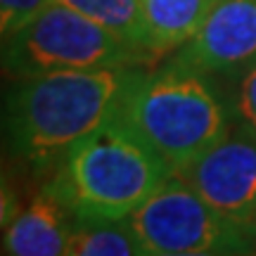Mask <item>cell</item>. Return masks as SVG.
Listing matches in <instances>:
<instances>
[{"mask_svg":"<svg viewBox=\"0 0 256 256\" xmlns=\"http://www.w3.org/2000/svg\"><path fill=\"white\" fill-rule=\"evenodd\" d=\"M178 176L211 206L238 220L256 223V130L230 126L218 142Z\"/></svg>","mask_w":256,"mask_h":256,"instance_id":"obj_6","label":"cell"},{"mask_svg":"<svg viewBox=\"0 0 256 256\" xmlns=\"http://www.w3.org/2000/svg\"><path fill=\"white\" fill-rule=\"evenodd\" d=\"M140 69H74L14 78L5 95V142L36 168L62 162L78 140L119 116Z\"/></svg>","mask_w":256,"mask_h":256,"instance_id":"obj_1","label":"cell"},{"mask_svg":"<svg viewBox=\"0 0 256 256\" xmlns=\"http://www.w3.org/2000/svg\"><path fill=\"white\" fill-rule=\"evenodd\" d=\"M140 244L128 228L119 223H76L62 256H140Z\"/></svg>","mask_w":256,"mask_h":256,"instance_id":"obj_11","label":"cell"},{"mask_svg":"<svg viewBox=\"0 0 256 256\" xmlns=\"http://www.w3.org/2000/svg\"><path fill=\"white\" fill-rule=\"evenodd\" d=\"M147 57L81 12L50 0L14 34L2 36V66L12 78L74 69L138 66Z\"/></svg>","mask_w":256,"mask_h":256,"instance_id":"obj_4","label":"cell"},{"mask_svg":"<svg viewBox=\"0 0 256 256\" xmlns=\"http://www.w3.org/2000/svg\"><path fill=\"white\" fill-rule=\"evenodd\" d=\"M145 50L150 57L174 52L190 40L220 0H140Z\"/></svg>","mask_w":256,"mask_h":256,"instance_id":"obj_9","label":"cell"},{"mask_svg":"<svg viewBox=\"0 0 256 256\" xmlns=\"http://www.w3.org/2000/svg\"><path fill=\"white\" fill-rule=\"evenodd\" d=\"M76 223L62 197L46 185L26 209L5 226V256H62Z\"/></svg>","mask_w":256,"mask_h":256,"instance_id":"obj_8","label":"cell"},{"mask_svg":"<svg viewBox=\"0 0 256 256\" xmlns=\"http://www.w3.org/2000/svg\"><path fill=\"white\" fill-rule=\"evenodd\" d=\"M256 60V0H220L171 62L206 76H235Z\"/></svg>","mask_w":256,"mask_h":256,"instance_id":"obj_7","label":"cell"},{"mask_svg":"<svg viewBox=\"0 0 256 256\" xmlns=\"http://www.w3.org/2000/svg\"><path fill=\"white\" fill-rule=\"evenodd\" d=\"M140 256H235V254H214V252H142Z\"/></svg>","mask_w":256,"mask_h":256,"instance_id":"obj_14","label":"cell"},{"mask_svg":"<svg viewBox=\"0 0 256 256\" xmlns=\"http://www.w3.org/2000/svg\"><path fill=\"white\" fill-rule=\"evenodd\" d=\"M119 116L164 156L176 174H183L228 133L232 114L206 74L168 62L156 72L138 74Z\"/></svg>","mask_w":256,"mask_h":256,"instance_id":"obj_3","label":"cell"},{"mask_svg":"<svg viewBox=\"0 0 256 256\" xmlns=\"http://www.w3.org/2000/svg\"><path fill=\"white\" fill-rule=\"evenodd\" d=\"M66 8L81 12L83 17L98 22L112 34L124 38L128 46L140 50L150 60L145 50V28H142V2L140 0H57Z\"/></svg>","mask_w":256,"mask_h":256,"instance_id":"obj_10","label":"cell"},{"mask_svg":"<svg viewBox=\"0 0 256 256\" xmlns=\"http://www.w3.org/2000/svg\"><path fill=\"white\" fill-rule=\"evenodd\" d=\"M140 252H214L256 256V223L211 206L183 176L168 178L128 218Z\"/></svg>","mask_w":256,"mask_h":256,"instance_id":"obj_5","label":"cell"},{"mask_svg":"<svg viewBox=\"0 0 256 256\" xmlns=\"http://www.w3.org/2000/svg\"><path fill=\"white\" fill-rule=\"evenodd\" d=\"M50 0H0V28L2 36L14 34L28 19H34Z\"/></svg>","mask_w":256,"mask_h":256,"instance_id":"obj_13","label":"cell"},{"mask_svg":"<svg viewBox=\"0 0 256 256\" xmlns=\"http://www.w3.org/2000/svg\"><path fill=\"white\" fill-rule=\"evenodd\" d=\"M230 114L238 126L256 130V60L242 72H238V88Z\"/></svg>","mask_w":256,"mask_h":256,"instance_id":"obj_12","label":"cell"},{"mask_svg":"<svg viewBox=\"0 0 256 256\" xmlns=\"http://www.w3.org/2000/svg\"><path fill=\"white\" fill-rule=\"evenodd\" d=\"M176 171L121 116L102 124L64 154L50 188L78 223L128 220Z\"/></svg>","mask_w":256,"mask_h":256,"instance_id":"obj_2","label":"cell"}]
</instances>
